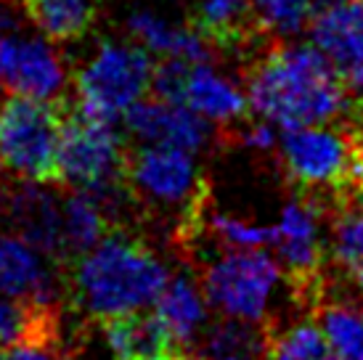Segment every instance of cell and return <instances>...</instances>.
<instances>
[{
    "label": "cell",
    "instance_id": "6da1fadb",
    "mask_svg": "<svg viewBox=\"0 0 363 360\" xmlns=\"http://www.w3.org/2000/svg\"><path fill=\"white\" fill-rule=\"evenodd\" d=\"M347 82L318 45L265 43L247 67V101L284 130L323 125L353 109Z\"/></svg>",
    "mask_w": 363,
    "mask_h": 360
},
{
    "label": "cell",
    "instance_id": "7a4b0ae2",
    "mask_svg": "<svg viewBox=\"0 0 363 360\" xmlns=\"http://www.w3.org/2000/svg\"><path fill=\"white\" fill-rule=\"evenodd\" d=\"M170 270L143 236L111 228L69 265V300L91 320H109L157 305Z\"/></svg>",
    "mask_w": 363,
    "mask_h": 360
},
{
    "label": "cell",
    "instance_id": "3957f363",
    "mask_svg": "<svg viewBox=\"0 0 363 360\" xmlns=\"http://www.w3.org/2000/svg\"><path fill=\"white\" fill-rule=\"evenodd\" d=\"M128 159L130 151L114 122L96 120L80 106L67 109L59 154L61 183L99 196L114 225H125L122 215H138L128 186Z\"/></svg>",
    "mask_w": 363,
    "mask_h": 360
},
{
    "label": "cell",
    "instance_id": "277c9868",
    "mask_svg": "<svg viewBox=\"0 0 363 360\" xmlns=\"http://www.w3.org/2000/svg\"><path fill=\"white\" fill-rule=\"evenodd\" d=\"M128 186L138 212H178L175 239L183 241L186 247L204 230L210 191L191 151L157 143H146L141 149L130 151Z\"/></svg>",
    "mask_w": 363,
    "mask_h": 360
},
{
    "label": "cell",
    "instance_id": "5b68a950",
    "mask_svg": "<svg viewBox=\"0 0 363 360\" xmlns=\"http://www.w3.org/2000/svg\"><path fill=\"white\" fill-rule=\"evenodd\" d=\"M361 157L363 128L355 120L342 128H292L281 135L279 149L289 183L300 193L321 196L329 207L350 199Z\"/></svg>",
    "mask_w": 363,
    "mask_h": 360
},
{
    "label": "cell",
    "instance_id": "8992f818",
    "mask_svg": "<svg viewBox=\"0 0 363 360\" xmlns=\"http://www.w3.org/2000/svg\"><path fill=\"white\" fill-rule=\"evenodd\" d=\"M67 109L59 101L11 93L0 101V172L13 180L61 183Z\"/></svg>",
    "mask_w": 363,
    "mask_h": 360
},
{
    "label": "cell",
    "instance_id": "52a82bcc",
    "mask_svg": "<svg viewBox=\"0 0 363 360\" xmlns=\"http://www.w3.org/2000/svg\"><path fill=\"white\" fill-rule=\"evenodd\" d=\"M154 64L138 43L104 40L74 74L77 106L96 120L117 122L152 90Z\"/></svg>",
    "mask_w": 363,
    "mask_h": 360
},
{
    "label": "cell",
    "instance_id": "ba28073f",
    "mask_svg": "<svg viewBox=\"0 0 363 360\" xmlns=\"http://www.w3.org/2000/svg\"><path fill=\"white\" fill-rule=\"evenodd\" d=\"M279 281L281 265L268 252L239 249L207 265L202 291L207 305L220 315L265 323Z\"/></svg>",
    "mask_w": 363,
    "mask_h": 360
},
{
    "label": "cell",
    "instance_id": "9c48e42d",
    "mask_svg": "<svg viewBox=\"0 0 363 360\" xmlns=\"http://www.w3.org/2000/svg\"><path fill=\"white\" fill-rule=\"evenodd\" d=\"M321 212L329 204L313 193H300L281 212V220L273 228V247L294 283L297 300L313 302L323 286V241H321Z\"/></svg>",
    "mask_w": 363,
    "mask_h": 360
},
{
    "label": "cell",
    "instance_id": "30bf717a",
    "mask_svg": "<svg viewBox=\"0 0 363 360\" xmlns=\"http://www.w3.org/2000/svg\"><path fill=\"white\" fill-rule=\"evenodd\" d=\"M0 297L61 308L69 300V268L16 233H0Z\"/></svg>",
    "mask_w": 363,
    "mask_h": 360
},
{
    "label": "cell",
    "instance_id": "8fae6325",
    "mask_svg": "<svg viewBox=\"0 0 363 360\" xmlns=\"http://www.w3.org/2000/svg\"><path fill=\"white\" fill-rule=\"evenodd\" d=\"M43 186L45 183L32 180H16L6 186L0 193V220L11 233L27 239L69 268L64 247V196H56Z\"/></svg>",
    "mask_w": 363,
    "mask_h": 360
},
{
    "label": "cell",
    "instance_id": "7c38bea8",
    "mask_svg": "<svg viewBox=\"0 0 363 360\" xmlns=\"http://www.w3.org/2000/svg\"><path fill=\"white\" fill-rule=\"evenodd\" d=\"M67 85L64 61L48 38H0V88L19 96L56 101Z\"/></svg>",
    "mask_w": 363,
    "mask_h": 360
},
{
    "label": "cell",
    "instance_id": "4fadbf2b",
    "mask_svg": "<svg viewBox=\"0 0 363 360\" xmlns=\"http://www.w3.org/2000/svg\"><path fill=\"white\" fill-rule=\"evenodd\" d=\"M125 128L133 138L157 146H172L199 154L212 143L210 120L189 109L186 103L164 99H141L125 114Z\"/></svg>",
    "mask_w": 363,
    "mask_h": 360
},
{
    "label": "cell",
    "instance_id": "5bb4252c",
    "mask_svg": "<svg viewBox=\"0 0 363 360\" xmlns=\"http://www.w3.org/2000/svg\"><path fill=\"white\" fill-rule=\"evenodd\" d=\"M313 43L350 90H363V0H337L311 21Z\"/></svg>",
    "mask_w": 363,
    "mask_h": 360
},
{
    "label": "cell",
    "instance_id": "9a60e30c",
    "mask_svg": "<svg viewBox=\"0 0 363 360\" xmlns=\"http://www.w3.org/2000/svg\"><path fill=\"white\" fill-rule=\"evenodd\" d=\"M104 337L114 360H167L181 350L160 315L146 310L104 320Z\"/></svg>",
    "mask_w": 363,
    "mask_h": 360
},
{
    "label": "cell",
    "instance_id": "2e32d148",
    "mask_svg": "<svg viewBox=\"0 0 363 360\" xmlns=\"http://www.w3.org/2000/svg\"><path fill=\"white\" fill-rule=\"evenodd\" d=\"M191 21L215 48L223 50L252 48V43L271 35L260 27L252 0H199Z\"/></svg>",
    "mask_w": 363,
    "mask_h": 360
},
{
    "label": "cell",
    "instance_id": "e0dca14e",
    "mask_svg": "<svg viewBox=\"0 0 363 360\" xmlns=\"http://www.w3.org/2000/svg\"><path fill=\"white\" fill-rule=\"evenodd\" d=\"M128 32L149 53L164 59H183L191 64H207L215 56L212 45L196 27H172L152 11H135L128 16Z\"/></svg>",
    "mask_w": 363,
    "mask_h": 360
},
{
    "label": "cell",
    "instance_id": "ac0fdd59",
    "mask_svg": "<svg viewBox=\"0 0 363 360\" xmlns=\"http://www.w3.org/2000/svg\"><path fill=\"white\" fill-rule=\"evenodd\" d=\"M183 103L196 114L207 117L210 122L223 125V128L233 125L236 120H244L247 106H250L247 96L233 85V80L223 77L210 64H191L189 67Z\"/></svg>",
    "mask_w": 363,
    "mask_h": 360
},
{
    "label": "cell",
    "instance_id": "d6986e66",
    "mask_svg": "<svg viewBox=\"0 0 363 360\" xmlns=\"http://www.w3.org/2000/svg\"><path fill=\"white\" fill-rule=\"evenodd\" d=\"M157 315L183 350L189 344H196L207 326V297L191 276L181 273L167 281L164 291L160 294Z\"/></svg>",
    "mask_w": 363,
    "mask_h": 360
},
{
    "label": "cell",
    "instance_id": "ffe728a7",
    "mask_svg": "<svg viewBox=\"0 0 363 360\" xmlns=\"http://www.w3.org/2000/svg\"><path fill=\"white\" fill-rule=\"evenodd\" d=\"M315 318L326 334L329 344L342 360H363V305L340 294L326 291V279L318 289L315 300Z\"/></svg>",
    "mask_w": 363,
    "mask_h": 360
},
{
    "label": "cell",
    "instance_id": "44dd1931",
    "mask_svg": "<svg viewBox=\"0 0 363 360\" xmlns=\"http://www.w3.org/2000/svg\"><path fill=\"white\" fill-rule=\"evenodd\" d=\"M111 228L117 225L111 223L109 210L99 196L80 189L64 196V247L69 265L85 252H91Z\"/></svg>",
    "mask_w": 363,
    "mask_h": 360
},
{
    "label": "cell",
    "instance_id": "7402d4cb",
    "mask_svg": "<svg viewBox=\"0 0 363 360\" xmlns=\"http://www.w3.org/2000/svg\"><path fill=\"white\" fill-rule=\"evenodd\" d=\"M196 344L207 360H260L265 358V323L220 315L204 326Z\"/></svg>",
    "mask_w": 363,
    "mask_h": 360
},
{
    "label": "cell",
    "instance_id": "603a6c76",
    "mask_svg": "<svg viewBox=\"0 0 363 360\" xmlns=\"http://www.w3.org/2000/svg\"><path fill=\"white\" fill-rule=\"evenodd\" d=\"M19 342H64L61 308L0 297V350Z\"/></svg>",
    "mask_w": 363,
    "mask_h": 360
},
{
    "label": "cell",
    "instance_id": "cb8c5ba5",
    "mask_svg": "<svg viewBox=\"0 0 363 360\" xmlns=\"http://www.w3.org/2000/svg\"><path fill=\"white\" fill-rule=\"evenodd\" d=\"M265 360H342L318 323L294 318L289 323L265 320Z\"/></svg>",
    "mask_w": 363,
    "mask_h": 360
},
{
    "label": "cell",
    "instance_id": "d4e9b609",
    "mask_svg": "<svg viewBox=\"0 0 363 360\" xmlns=\"http://www.w3.org/2000/svg\"><path fill=\"white\" fill-rule=\"evenodd\" d=\"M24 13L53 43L82 40L96 24L93 0H24Z\"/></svg>",
    "mask_w": 363,
    "mask_h": 360
},
{
    "label": "cell",
    "instance_id": "484cf974",
    "mask_svg": "<svg viewBox=\"0 0 363 360\" xmlns=\"http://www.w3.org/2000/svg\"><path fill=\"white\" fill-rule=\"evenodd\" d=\"M332 257L345 279L363 294V210L353 201L332 207Z\"/></svg>",
    "mask_w": 363,
    "mask_h": 360
},
{
    "label": "cell",
    "instance_id": "4316f807",
    "mask_svg": "<svg viewBox=\"0 0 363 360\" xmlns=\"http://www.w3.org/2000/svg\"><path fill=\"white\" fill-rule=\"evenodd\" d=\"M260 27L271 35H294L305 30L323 9L337 0H252Z\"/></svg>",
    "mask_w": 363,
    "mask_h": 360
},
{
    "label": "cell",
    "instance_id": "83f0119b",
    "mask_svg": "<svg viewBox=\"0 0 363 360\" xmlns=\"http://www.w3.org/2000/svg\"><path fill=\"white\" fill-rule=\"evenodd\" d=\"M204 230H210L212 239L233 247V249H262L273 244V228L255 225V223L239 220L223 212H204Z\"/></svg>",
    "mask_w": 363,
    "mask_h": 360
},
{
    "label": "cell",
    "instance_id": "f1b7e54d",
    "mask_svg": "<svg viewBox=\"0 0 363 360\" xmlns=\"http://www.w3.org/2000/svg\"><path fill=\"white\" fill-rule=\"evenodd\" d=\"M0 360H72L67 342H19L0 350Z\"/></svg>",
    "mask_w": 363,
    "mask_h": 360
},
{
    "label": "cell",
    "instance_id": "f546056e",
    "mask_svg": "<svg viewBox=\"0 0 363 360\" xmlns=\"http://www.w3.org/2000/svg\"><path fill=\"white\" fill-rule=\"evenodd\" d=\"M239 143L250 151H273L276 146V133H273L271 122H250L239 130Z\"/></svg>",
    "mask_w": 363,
    "mask_h": 360
},
{
    "label": "cell",
    "instance_id": "4dcf8cb0",
    "mask_svg": "<svg viewBox=\"0 0 363 360\" xmlns=\"http://www.w3.org/2000/svg\"><path fill=\"white\" fill-rule=\"evenodd\" d=\"M21 27V13L11 0H0V38L3 35H13Z\"/></svg>",
    "mask_w": 363,
    "mask_h": 360
},
{
    "label": "cell",
    "instance_id": "1f68e13d",
    "mask_svg": "<svg viewBox=\"0 0 363 360\" xmlns=\"http://www.w3.org/2000/svg\"><path fill=\"white\" fill-rule=\"evenodd\" d=\"M167 360H207V358H204V355H189V352L178 350V352H172Z\"/></svg>",
    "mask_w": 363,
    "mask_h": 360
},
{
    "label": "cell",
    "instance_id": "d6a6232c",
    "mask_svg": "<svg viewBox=\"0 0 363 360\" xmlns=\"http://www.w3.org/2000/svg\"><path fill=\"white\" fill-rule=\"evenodd\" d=\"M347 201H353L355 207H361V210H363V186H361V189H355L353 193H350V199H347Z\"/></svg>",
    "mask_w": 363,
    "mask_h": 360
},
{
    "label": "cell",
    "instance_id": "836d02e7",
    "mask_svg": "<svg viewBox=\"0 0 363 360\" xmlns=\"http://www.w3.org/2000/svg\"><path fill=\"white\" fill-rule=\"evenodd\" d=\"M350 111H353V120L363 128V101H361V103H355V106Z\"/></svg>",
    "mask_w": 363,
    "mask_h": 360
}]
</instances>
